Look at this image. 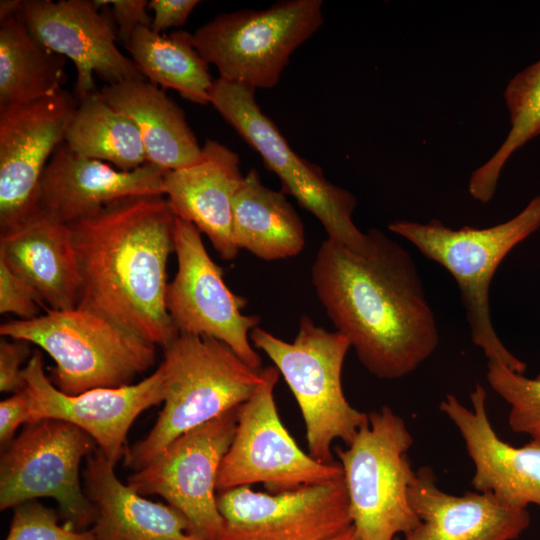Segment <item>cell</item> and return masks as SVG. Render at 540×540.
<instances>
[{"mask_svg":"<svg viewBox=\"0 0 540 540\" xmlns=\"http://www.w3.org/2000/svg\"><path fill=\"white\" fill-rule=\"evenodd\" d=\"M5 540H96L92 531L72 530L58 523L57 513L32 500L15 507Z\"/></svg>","mask_w":540,"mask_h":540,"instance_id":"4dcf8cb0","label":"cell"},{"mask_svg":"<svg viewBox=\"0 0 540 540\" xmlns=\"http://www.w3.org/2000/svg\"><path fill=\"white\" fill-rule=\"evenodd\" d=\"M473 409L447 394L439 409L457 427L475 466L471 480L478 492H491L510 506L540 507V440L522 447L501 440L491 426L486 410V391L476 384L470 394Z\"/></svg>","mask_w":540,"mask_h":540,"instance_id":"d6986e66","label":"cell"},{"mask_svg":"<svg viewBox=\"0 0 540 540\" xmlns=\"http://www.w3.org/2000/svg\"><path fill=\"white\" fill-rule=\"evenodd\" d=\"M262 381L238 407L232 443L218 474L217 491L262 483L278 493L343 475L339 463H322L305 453L283 425L274 399L275 366L262 369Z\"/></svg>","mask_w":540,"mask_h":540,"instance_id":"8fae6325","label":"cell"},{"mask_svg":"<svg viewBox=\"0 0 540 540\" xmlns=\"http://www.w3.org/2000/svg\"><path fill=\"white\" fill-rule=\"evenodd\" d=\"M176 216L164 195L108 204L69 225L80 273L77 308L164 348L177 335L166 309Z\"/></svg>","mask_w":540,"mask_h":540,"instance_id":"7a4b0ae2","label":"cell"},{"mask_svg":"<svg viewBox=\"0 0 540 540\" xmlns=\"http://www.w3.org/2000/svg\"><path fill=\"white\" fill-rule=\"evenodd\" d=\"M243 179L239 156L211 139L197 162L163 175L164 196L175 216L195 225L226 261L240 251L233 240L232 203Z\"/></svg>","mask_w":540,"mask_h":540,"instance_id":"44dd1931","label":"cell"},{"mask_svg":"<svg viewBox=\"0 0 540 540\" xmlns=\"http://www.w3.org/2000/svg\"><path fill=\"white\" fill-rule=\"evenodd\" d=\"M78 100L66 90L32 103L0 107V231L38 210L46 165L64 141Z\"/></svg>","mask_w":540,"mask_h":540,"instance_id":"9a60e30c","label":"cell"},{"mask_svg":"<svg viewBox=\"0 0 540 540\" xmlns=\"http://www.w3.org/2000/svg\"><path fill=\"white\" fill-rule=\"evenodd\" d=\"M9 339L0 342V391L15 394L25 389L21 365L28 357L30 343Z\"/></svg>","mask_w":540,"mask_h":540,"instance_id":"d6a6232c","label":"cell"},{"mask_svg":"<svg viewBox=\"0 0 540 540\" xmlns=\"http://www.w3.org/2000/svg\"><path fill=\"white\" fill-rule=\"evenodd\" d=\"M220 540H327L352 526L343 475L278 493L218 492Z\"/></svg>","mask_w":540,"mask_h":540,"instance_id":"5bb4252c","label":"cell"},{"mask_svg":"<svg viewBox=\"0 0 540 540\" xmlns=\"http://www.w3.org/2000/svg\"><path fill=\"white\" fill-rule=\"evenodd\" d=\"M22 15L43 47L74 63L78 101L97 92L95 74L108 84L145 79L116 45L118 31L107 0H27Z\"/></svg>","mask_w":540,"mask_h":540,"instance_id":"2e32d148","label":"cell"},{"mask_svg":"<svg viewBox=\"0 0 540 540\" xmlns=\"http://www.w3.org/2000/svg\"><path fill=\"white\" fill-rule=\"evenodd\" d=\"M22 0H1L0 1V21L5 20L17 13L23 8Z\"/></svg>","mask_w":540,"mask_h":540,"instance_id":"8d00e7d4","label":"cell"},{"mask_svg":"<svg viewBox=\"0 0 540 540\" xmlns=\"http://www.w3.org/2000/svg\"><path fill=\"white\" fill-rule=\"evenodd\" d=\"M250 340L273 362L293 393L305 423L309 455L334 463L333 442L339 439L348 446L369 422L368 413L354 408L344 395L342 369L351 348L347 337L303 315L293 342L258 326L250 332Z\"/></svg>","mask_w":540,"mask_h":540,"instance_id":"8992f818","label":"cell"},{"mask_svg":"<svg viewBox=\"0 0 540 540\" xmlns=\"http://www.w3.org/2000/svg\"><path fill=\"white\" fill-rule=\"evenodd\" d=\"M174 253L177 272L168 283L165 303L178 333L216 338L251 368L262 370L260 355L250 342V332L260 318L242 313L246 299L227 287L222 268L209 256L201 232L178 217Z\"/></svg>","mask_w":540,"mask_h":540,"instance_id":"4fadbf2b","label":"cell"},{"mask_svg":"<svg viewBox=\"0 0 540 540\" xmlns=\"http://www.w3.org/2000/svg\"><path fill=\"white\" fill-rule=\"evenodd\" d=\"M362 251L324 240L311 267L315 293L336 331L373 376L409 375L437 349L439 330L411 254L377 228Z\"/></svg>","mask_w":540,"mask_h":540,"instance_id":"6da1fadb","label":"cell"},{"mask_svg":"<svg viewBox=\"0 0 540 540\" xmlns=\"http://www.w3.org/2000/svg\"><path fill=\"white\" fill-rule=\"evenodd\" d=\"M30 398L31 421L58 419L89 434L114 466L124 457L127 433L135 419L165 397L162 363L144 380L115 388H96L69 395L54 386L44 372L43 357L35 351L23 369ZM29 423V424H30Z\"/></svg>","mask_w":540,"mask_h":540,"instance_id":"e0dca14e","label":"cell"},{"mask_svg":"<svg viewBox=\"0 0 540 540\" xmlns=\"http://www.w3.org/2000/svg\"><path fill=\"white\" fill-rule=\"evenodd\" d=\"M43 307L48 309L34 288L0 259V313L29 320L39 316Z\"/></svg>","mask_w":540,"mask_h":540,"instance_id":"1f68e13d","label":"cell"},{"mask_svg":"<svg viewBox=\"0 0 540 540\" xmlns=\"http://www.w3.org/2000/svg\"><path fill=\"white\" fill-rule=\"evenodd\" d=\"M113 108L127 115L141 134L147 162L165 171L189 166L202 153L183 110L146 79L108 84L99 91Z\"/></svg>","mask_w":540,"mask_h":540,"instance_id":"cb8c5ba5","label":"cell"},{"mask_svg":"<svg viewBox=\"0 0 540 540\" xmlns=\"http://www.w3.org/2000/svg\"><path fill=\"white\" fill-rule=\"evenodd\" d=\"M199 3L198 0L149 1L148 9L154 13L150 29L161 34L170 28L182 26Z\"/></svg>","mask_w":540,"mask_h":540,"instance_id":"e575fe53","label":"cell"},{"mask_svg":"<svg viewBox=\"0 0 540 540\" xmlns=\"http://www.w3.org/2000/svg\"><path fill=\"white\" fill-rule=\"evenodd\" d=\"M436 479L429 466L416 471L408 500L420 523L395 540H515L529 527L527 508L505 504L491 492L449 494Z\"/></svg>","mask_w":540,"mask_h":540,"instance_id":"ffe728a7","label":"cell"},{"mask_svg":"<svg viewBox=\"0 0 540 540\" xmlns=\"http://www.w3.org/2000/svg\"><path fill=\"white\" fill-rule=\"evenodd\" d=\"M125 47L138 71L150 83L174 89L193 103H210L214 79L209 64L193 44L192 34L176 30L163 35L140 26Z\"/></svg>","mask_w":540,"mask_h":540,"instance_id":"4316f807","label":"cell"},{"mask_svg":"<svg viewBox=\"0 0 540 540\" xmlns=\"http://www.w3.org/2000/svg\"><path fill=\"white\" fill-rule=\"evenodd\" d=\"M0 334L37 345L55 362L54 381L63 393L132 384L155 364L156 345L80 308L46 309L29 320L2 323Z\"/></svg>","mask_w":540,"mask_h":540,"instance_id":"5b68a950","label":"cell"},{"mask_svg":"<svg viewBox=\"0 0 540 540\" xmlns=\"http://www.w3.org/2000/svg\"><path fill=\"white\" fill-rule=\"evenodd\" d=\"M164 407L149 434L124 454L137 471L173 440L246 402L262 381L229 346L209 337L178 335L164 348Z\"/></svg>","mask_w":540,"mask_h":540,"instance_id":"3957f363","label":"cell"},{"mask_svg":"<svg viewBox=\"0 0 540 540\" xmlns=\"http://www.w3.org/2000/svg\"><path fill=\"white\" fill-rule=\"evenodd\" d=\"M321 0L279 1L264 10L221 13L193 34L219 77L255 90L276 86L293 52L323 24Z\"/></svg>","mask_w":540,"mask_h":540,"instance_id":"9c48e42d","label":"cell"},{"mask_svg":"<svg viewBox=\"0 0 540 540\" xmlns=\"http://www.w3.org/2000/svg\"><path fill=\"white\" fill-rule=\"evenodd\" d=\"M237 410L180 435L127 478V485L138 494L163 497L186 517L191 532L202 540H220L222 535L217 480L234 438Z\"/></svg>","mask_w":540,"mask_h":540,"instance_id":"7c38bea8","label":"cell"},{"mask_svg":"<svg viewBox=\"0 0 540 540\" xmlns=\"http://www.w3.org/2000/svg\"><path fill=\"white\" fill-rule=\"evenodd\" d=\"M486 378L493 391L511 407V429L540 440V374L528 378L499 362L488 361Z\"/></svg>","mask_w":540,"mask_h":540,"instance_id":"f546056e","label":"cell"},{"mask_svg":"<svg viewBox=\"0 0 540 540\" xmlns=\"http://www.w3.org/2000/svg\"><path fill=\"white\" fill-rule=\"evenodd\" d=\"M96 442L76 425L58 419L27 424L5 448L0 460V509L47 497L60 513L82 529L93 524L95 509L81 485L79 469Z\"/></svg>","mask_w":540,"mask_h":540,"instance_id":"30bf717a","label":"cell"},{"mask_svg":"<svg viewBox=\"0 0 540 540\" xmlns=\"http://www.w3.org/2000/svg\"><path fill=\"white\" fill-rule=\"evenodd\" d=\"M388 228L453 276L460 290L471 340L483 350L488 361L524 374L526 364L509 352L493 327L489 288L507 254L540 228V196L531 199L513 218L488 228L452 229L437 219L427 223L396 220Z\"/></svg>","mask_w":540,"mask_h":540,"instance_id":"277c9868","label":"cell"},{"mask_svg":"<svg viewBox=\"0 0 540 540\" xmlns=\"http://www.w3.org/2000/svg\"><path fill=\"white\" fill-rule=\"evenodd\" d=\"M64 142L75 154L107 162L122 171L147 163L136 124L110 106L99 91L78 101Z\"/></svg>","mask_w":540,"mask_h":540,"instance_id":"83f0119b","label":"cell"},{"mask_svg":"<svg viewBox=\"0 0 540 540\" xmlns=\"http://www.w3.org/2000/svg\"><path fill=\"white\" fill-rule=\"evenodd\" d=\"M233 240L265 261L298 255L305 245L304 225L282 191L264 185L251 169L233 198Z\"/></svg>","mask_w":540,"mask_h":540,"instance_id":"d4e9b609","label":"cell"},{"mask_svg":"<svg viewBox=\"0 0 540 540\" xmlns=\"http://www.w3.org/2000/svg\"><path fill=\"white\" fill-rule=\"evenodd\" d=\"M164 172L149 162L122 171L75 154L63 141L44 169L37 212L70 225L122 199L164 195Z\"/></svg>","mask_w":540,"mask_h":540,"instance_id":"ac0fdd59","label":"cell"},{"mask_svg":"<svg viewBox=\"0 0 540 540\" xmlns=\"http://www.w3.org/2000/svg\"><path fill=\"white\" fill-rule=\"evenodd\" d=\"M65 57L43 47L22 11L0 21V107L32 103L59 93Z\"/></svg>","mask_w":540,"mask_h":540,"instance_id":"484cf974","label":"cell"},{"mask_svg":"<svg viewBox=\"0 0 540 540\" xmlns=\"http://www.w3.org/2000/svg\"><path fill=\"white\" fill-rule=\"evenodd\" d=\"M0 259L34 288L47 308L77 307L80 273L69 225L37 212L1 232Z\"/></svg>","mask_w":540,"mask_h":540,"instance_id":"7402d4cb","label":"cell"},{"mask_svg":"<svg viewBox=\"0 0 540 540\" xmlns=\"http://www.w3.org/2000/svg\"><path fill=\"white\" fill-rule=\"evenodd\" d=\"M368 415L369 422L353 441L335 451L360 540H395L420 523L408 500L416 476L408 457L413 437L404 419L389 406Z\"/></svg>","mask_w":540,"mask_h":540,"instance_id":"52a82bcc","label":"cell"},{"mask_svg":"<svg viewBox=\"0 0 540 540\" xmlns=\"http://www.w3.org/2000/svg\"><path fill=\"white\" fill-rule=\"evenodd\" d=\"M504 99L509 112L510 130L495 154L473 171L468 184L472 198L483 204L493 198L508 159L540 135V59L509 81Z\"/></svg>","mask_w":540,"mask_h":540,"instance_id":"f1b7e54d","label":"cell"},{"mask_svg":"<svg viewBox=\"0 0 540 540\" xmlns=\"http://www.w3.org/2000/svg\"><path fill=\"white\" fill-rule=\"evenodd\" d=\"M117 25L118 37L125 46L140 26L150 27L152 17L148 14L146 0H107Z\"/></svg>","mask_w":540,"mask_h":540,"instance_id":"836d02e7","label":"cell"},{"mask_svg":"<svg viewBox=\"0 0 540 540\" xmlns=\"http://www.w3.org/2000/svg\"><path fill=\"white\" fill-rule=\"evenodd\" d=\"M327 540H360V538L358 537L355 528L352 525L348 529Z\"/></svg>","mask_w":540,"mask_h":540,"instance_id":"74e56055","label":"cell"},{"mask_svg":"<svg viewBox=\"0 0 540 540\" xmlns=\"http://www.w3.org/2000/svg\"><path fill=\"white\" fill-rule=\"evenodd\" d=\"M86 463L84 490L95 509L90 530L96 540H202L174 507L152 502L124 485L99 449Z\"/></svg>","mask_w":540,"mask_h":540,"instance_id":"603a6c76","label":"cell"},{"mask_svg":"<svg viewBox=\"0 0 540 540\" xmlns=\"http://www.w3.org/2000/svg\"><path fill=\"white\" fill-rule=\"evenodd\" d=\"M31 421L30 398L25 390L13 394L0 403V442L7 446L17 428Z\"/></svg>","mask_w":540,"mask_h":540,"instance_id":"d590c367","label":"cell"},{"mask_svg":"<svg viewBox=\"0 0 540 540\" xmlns=\"http://www.w3.org/2000/svg\"><path fill=\"white\" fill-rule=\"evenodd\" d=\"M210 104L261 156L265 167L281 182V191L322 224L327 239L352 251H362L367 233L354 224L356 198L329 182L321 168L297 155L275 123L261 110L255 89L242 83L214 79Z\"/></svg>","mask_w":540,"mask_h":540,"instance_id":"ba28073f","label":"cell"}]
</instances>
